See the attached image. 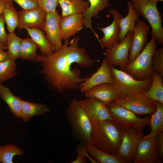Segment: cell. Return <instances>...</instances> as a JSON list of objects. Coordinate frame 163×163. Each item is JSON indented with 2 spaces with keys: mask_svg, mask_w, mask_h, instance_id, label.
Here are the masks:
<instances>
[{
  "mask_svg": "<svg viewBox=\"0 0 163 163\" xmlns=\"http://www.w3.org/2000/svg\"><path fill=\"white\" fill-rule=\"evenodd\" d=\"M87 98L78 101L90 119L113 120L107 105L103 101L94 97Z\"/></svg>",
  "mask_w": 163,
  "mask_h": 163,
  "instance_id": "2e32d148",
  "label": "cell"
},
{
  "mask_svg": "<svg viewBox=\"0 0 163 163\" xmlns=\"http://www.w3.org/2000/svg\"><path fill=\"white\" fill-rule=\"evenodd\" d=\"M110 66L113 81L118 88V95L129 92L144 93L149 88L151 76L143 80H137L122 70Z\"/></svg>",
  "mask_w": 163,
  "mask_h": 163,
  "instance_id": "52a82bcc",
  "label": "cell"
},
{
  "mask_svg": "<svg viewBox=\"0 0 163 163\" xmlns=\"http://www.w3.org/2000/svg\"><path fill=\"white\" fill-rule=\"evenodd\" d=\"M90 6L83 14L84 18V25L92 30L95 36L97 35L92 26V18H99L100 11L110 5L109 0H88Z\"/></svg>",
  "mask_w": 163,
  "mask_h": 163,
  "instance_id": "ffe728a7",
  "label": "cell"
},
{
  "mask_svg": "<svg viewBox=\"0 0 163 163\" xmlns=\"http://www.w3.org/2000/svg\"><path fill=\"white\" fill-rule=\"evenodd\" d=\"M39 6L46 13L56 11L58 3V0H37Z\"/></svg>",
  "mask_w": 163,
  "mask_h": 163,
  "instance_id": "e575fe53",
  "label": "cell"
},
{
  "mask_svg": "<svg viewBox=\"0 0 163 163\" xmlns=\"http://www.w3.org/2000/svg\"><path fill=\"white\" fill-rule=\"evenodd\" d=\"M23 154L22 149L15 145H0V162L2 163H13V158L15 155L21 156Z\"/></svg>",
  "mask_w": 163,
  "mask_h": 163,
  "instance_id": "1f68e13d",
  "label": "cell"
},
{
  "mask_svg": "<svg viewBox=\"0 0 163 163\" xmlns=\"http://www.w3.org/2000/svg\"><path fill=\"white\" fill-rule=\"evenodd\" d=\"M65 116L70 125L73 138L81 143H91V122L78 100L74 98L71 101L65 111Z\"/></svg>",
  "mask_w": 163,
  "mask_h": 163,
  "instance_id": "3957f363",
  "label": "cell"
},
{
  "mask_svg": "<svg viewBox=\"0 0 163 163\" xmlns=\"http://www.w3.org/2000/svg\"><path fill=\"white\" fill-rule=\"evenodd\" d=\"M90 155L99 163H129L130 162L117 155L111 154L97 147L90 143L82 144Z\"/></svg>",
  "mask_w": 163,
  "mask_h": 163,
  "instance_id": "44dd1931",
  "label": "cell"
},
{
  "mask_svg": "<svg viewBox=\"0 0 163 163\" xmlns=\"http://www.w3.org/2000/svg\"><path fill=\"white\" fill-rule=\"evenodd\" d=\"M5 21L3 14L0 15V41L6 44L8 34L5 28Z\"/></svg>",
  "mask_w": 163,
  "mask_h": 163,
  "instance_id": "f35d334b",
  "label": "cell"
},
{
  "mask_svg": "<svg viewBox=\"0 0 163 163\" xmlns=\"http://www.w3.org/2000/svg\"><path fill=\"white\" fill-rule=\"evenodd\" d=\"M153 71L158 73L163 76V48L156 49L152 61Z\"/></svg>",
  "mask_w": 163,
  "mask_h": 163,
  "instance_id": "836d02e7",
  "label": "cell"
},
{
  "mask_svg": "<svg viewBox=\"0 0 163 163\" xmlns=\"http://www.w3.org/2000/svg\"><path fill=\"white\" fill-rule=\"evenodd\" d=\"M144 136L143 130L124 126L120 145L116 155L130 162L138 144Z\"/></svg>",
  "mask_w": 163,
  "mask_h": 163,
  "instance_id": "9c48e42d",
  "label": "cell"
},
{
  "mask_svg": "<svg viewBox=\"0 0 163 163\" xmlns=\"http://www.w3.org/2000/svg\"><path fill=\"white\" fill-rule=\"evenodd\" d=\"M49 111L46 105L34 103L22 100L20 117L24 122L27 121L32 117L44 115Z\"/></svg>",
  "mask_w": 163,
  "mask_h": 163,
  "instance_id": "4316f807",
  "label": "cell"
},
{
  "mask_svg": "<svg viewBox=\"0 0 163 163\" xmlns=\"http://www.w3.org/2000/svg\"><path fill=\"white\" fill-rule=\"evenodd\" d=\"M156 109L150 116L149 125L151 131L143 138H155L163 132V103L155 101Z\"/></svg>",
  "mask_w": 163,
  "mask_h": 163,
  "instance_id": "603a6c76",
  "label": "cell"
},
{
  "mask_svg": "<svg viewBox=\"0 0 163 163\" xmlns=\"http://www.w3.org/2000/svg\"><path fill=\"white\" fill-rule=\"evenodd\" d=\"M16 3L24 10H29L39 7L37 0H11Z\"/></svg>",
  "mask_w": 163,
  "mask_h": 163,
  "instance_id": "d590c367",
  "label": "cell"
},
{
  "mask_svg": "<svg viewBox=\"0 0 163 163\" xmlns=\"http://www.w3.org/2000/svg\"><path fill=\"white\" fill-rule=\"evenodd\" d=\"M16 65L15 60L9 58L0 62V84L17 75Z\"/></svg>",
  "mask_w": 163,
  "mask_h": 163,
  "instance_id": "d6a6232c",
  "label": "cell"
},
{
  "mask_svg": "<svg viewBox=\"0 0 163 163\" xmlns=\"http://www.w3.org/2000/svg\"><path fill=\"white\" fill-rule=\"evenodd\" d=\"M22 39L15 34L14 31L8 34L6 44L9 58L15 60L20 58Z\"/></svg>",
  "mask_w": 163,
  "mask_h": 163,
  "instance_id": "f546056e",
  "label": "cell"
},
{
  "mask_svg": "<svg viewBox=\"0 0 163 163\" xmlns=\"http://www.w3.org/2000/svg\"><path fill=\"white\" fill-rule=\"evenodd\" d=\"M9 58L7 52L0 50V62L5 61Z\"/></svg>",
  "mask_w": 163,
  "mask_h": 163,
  "instance_id": "ab89813d",
  "label": "cell"
},
{
  "mask_svg": "<svg viewBox=\"0 0 163 163\" xmlns=\"http://www.w3.org/2000/svg\"><path fill=\"white\" fill-rule=\"evenodd\" d=\"M38 48L37 45L31 38L22 39L20 58L23 59L35 62L37 55L36 51Z\"/></svg>",
  "mask_w": 163,
  "mask_h": 163,
  "instance_id": "4dcf8cb0",
  "label": "cell"
},
{
  "mask_svg": "<svg viewBox=\"0 0 163 163\" xmlns=\"http://www.w3.org/2000/svg\"><path fill=\"white\" fill-rule=\"evenodd\" d=\"M133 33L129 32L124 39L111 49L106 50V58L109 66H118L121 69L129 63V51Z\"/></svg>",
  "mask_w": 163,
  "mask_h": 163,
  "instance_id": "30bf717a",
  "label": "cell"
},
{
  "mask_svg": "<svg viewBox=\"0 0 163 163\" xmlns=\"http://www.w3.org/2000/svg\"><path fill=\"white\" fill-rule=\"evenodd\" d=\"M134 9L149 22L152 28L151 34L159 44H163L162 17L157 8L158 2L163 0H129Z\"/></svg>",
  "mask_w": 163,
  "mask_h": 163,
  "instance_id": "5b68a950",
  "label": "cell"
},
{
  "mask_svg": "<svg viewBox=\"0 0 163 163\" xmlns=\"http://www.w3.org/2000/svg\"><path fill=\"white\" fill-rule=\"evenodd\" d=\"M26 30L30 38L40 49L42 55L48 56L53 52L52 47L43 31L34 28Z\"/></svg>",
  "mask_w": 163,
  "mask_h": 163,
  "instance_id": "83f0119b",
  "label": "cell"
},
{
  "mask_svg": "<svg viewBox=\"0 0 163 163\" xmlns=\"http://www.w3.org/2000/svg\"><path fill=\"white\" fill-rule=\"evenodd\" d=\"M75 150L78 155L88 158L92 163H98L94 159L89 155L85 146L82 143L76 145Z\"/></svg>",
  "mask_w": 163,
  "mask_h": 163,
  "instance_id": "8d00e7d4",
  "label": "cell"
},
{
  "mask_svg": "<svg viewBox=\"0 0 163 163\" xmlns=\"http://www.w3.org/2000/svg\"><path fill=\"white\" fill-rule=\"evenodd\" d=\"M108 13L112 15L113 21L109 25L97 28L103 32L104 36L99 39L98 42L101 47L109 50L120 42L119 34L120 32V21L123 17L118 11L111 9Z\"/></svg>",
  "mask_w": 163,
  "mask_h": 163,
  "instance_id": "8fae6325",
  "label": "cell"
},
{
  "mask_svg": "<svg viewBox=\"0 0 163 163\" xmlns=\"http://www.w3.org/2000/svg\"><path fill=\"white\" fill-rule=\"evenodd\" d=\"M90 120L91 144L105 152L116 155L120 145L124 126L113 120Z\"/></svg>",
  "mask_w": 163,
  "mask_h": 163,
  "instance_id": "7a4b0ae2",
  "label": "cell"
},
{
  "mask_svg": "<svg viewBox=\"0 0 163 163\" xmlns=\"http://www.w3.org/2000/svg\"><path fill=\"white\" fill-rule=\"evenodd\" d=\"M0 97L8 105L11 111L18 118L20 117L22 101L20 97L14 95L9 89L0 84Z\"/></svg>",
  "mask_w": 163,
  "mask_h": 163,
  "instance_id": "d4e9b609",
  "label": "cell"
},
{
  "mask_svg": "<svg viewBox=\"0 0 163 163\" xmlns=\"http://www.w3.org/2000/svg\"><path fill=\"white\" fill-rule=\"evenodd\" d=\"M62 10L61 17L69 14L83 13L90 6L88 1L84 0H58Z\"/></svg>",
  "mask_w": 163,
  "mask_h": 163,
  "instance_id": "484cf974",
  "label": "cell"
},
{
  "mask_svg": "<svg viewBox=\"0 0 163 163\" xmlns=\"http://www.w3.org/2000/svg\"><path fill=\"white\" fill-rule=\"evenodd\" d=\"M85 18L82 13H77L61 16L59 26L62 39L69 40L83 27Z\"/></svg>",
  "mask_w": 163,
  "mask_h": 163,
  "instance_id": "ac0fdd59",
  "label": "cell"
},
{
  "mask_svg": "<svg viewBox=\"0 0 163 163\" xmlns=\"http://www.w3.org/2000/svg\"><path fill=\"white\" fill-rule=\"evenodd\" d=\"M114 101L138 116L151 115L156 109L155 101L147 97L144 92H129L121 94Z\"/></svg>",
  "mask_w": 163,
  "mask_h": 163,
  "instance_id": "8992f818",
  "label": "cell"
},
{
  "mask_svg": "<svg viewBox=\"0 0 163 163\" xmlns=\"http://www.w3.org/2000/svg\"><path fill=\"white\" fill-rule=\"evenodd\" d=\"M7 0H0V15L3 14Z\"/></svg>",
  "mask_w": 163,
  "mask_h": 163,
  "instance_id": "b9f144b4",
  "label": "cell"
},
{
  "mask_svg": "<svg viewBox=\"0 0 163 163\" xmlns=\"http://www.w3.org/2000/svg\"><path fill=\"white\" fill-rule=\"evenodd\" d=\"M157 41L152 36L141 52L131 62L120 69L136 79L144 80L152 75L153 72L152 61L156 49Z\"/></svg>",
  "mask_w": 163,
  "mask_h": 163,
  "instance_id": "277c9868",
  "label": "cell"
},
{
  "mask_svg": "<svg viewBox=\"0 0 163 163\" xmlns=\"http://www.w3.org/2000/svg\"><path fill=\"white\" fill-rule=\"evenodd\" d=\"M87 162L86 158L77 155V157L71 163H86Z\"/></svg>",
  "mask_w": 163,
  "mask_h": 163,
  "instance_id": "60d3db41",
  "label": "cell"
},
{
  "mask_svg": "<svg viewBox=\"0 0 163 163\" xmlns=\"http://www.w3.org/2000/svg\"><path fill=\"white\" fill-rule=\"evenodd\" d=\"M84 93L87 97H96L107 105L115 101L118 96L119 92L117 87L114 84L104 83L94 87Z\"/></svg>",
  "mask_w": 163,
  "mask_h": 163,
  "instance_id": "d6986e66",
  "label": "cell"
},
{
  "mask_svg": "<svg viewBox=\"0 0 163 163\" xmlns=\"http://www.w3.org/2000/svg\"><path fill=\"white\" fill-rule=\"evenodd\" d=\"M7 49V47L6 44L3 43L0 41V50H5Z\"/></svg>",
  "mask_w": 163,
  "mask_h": 163,
  "instance_id": "7bdbcfd3",
  "label": "cell"
},
{
  "mask_svg": "<svg viewBox=\"0 0 163 163\" xmlns=\"http://www.w3.org/2000/svg\"><path fill=\"white\" fill-rule=\"evenodd\" d=\"M113 120L123 126H131L138 130H143L149 125L150 115L141 117L131 110L125 108L114 101L107 105Z\"/></svg>",
  "mask_w": 163,
  "mask_h": 163,
  "instance_id": "ba28073f",
  "label": "cell"
},
{
  "mask_svg": "<svg viewBox=\"0 0 163 163\" xmlns=\"http://www.w3.org/2000/svg\"><path fill=\"white\" fill-rule=\"evenodd\" d=\"M127 4L128 10V14L125 17H123L120 21L119 39L120 42L124 39L129 32H133L136 22L139 16L130 1H128Z\"/></svg>",
  "mask_w": 163,
  "mask_h": 163,
  "instance_id": "7402d4cb",
  "label": "cell"
},
{
  "mask_svg": "<svg viewBox=\"0 0 163 163\" xmlns=\"http://www.w3.org/2000/svg\"><path fill=\"white\" fill-rule=\"evenodd\" d=\"M104 83L113 84L111 66L108 64L105 57L96 71L80 85L79 89L81 93H84L94 87Z\"/></svg>",
  "mask_w": 163,
  "mask_h": 163,
  "instance_id": "e0dca14e",
  "label": "cell"
},
{
  "mask_svg": "<svg viewBox=\"0 0 163 163\" xmlns=\"http://www.w3.org/2000/svg\"><path fill=\"white\" fill-rule=\"evenodd\" d=\"M19 30L37 29L44 31L46 12L40 7L18 12Z\"/></svg>",
  "mask_w": 163,
  "mask_h": 163,
  "instance_id": "5bb4252c",
  "label": "cell"
},
{
  "mask_svg": "<svg viewBox=\"0 0 163 163\" xmlns=\"http://www.w3.org/2000/svg\"><path fill=\"white\" fill-rule=\"evenodd\" d=\"M3 15L9 32L14 31L19 25L18 12L14 6L13 1L7 0Z\"/></svg>",
  "mask_w": 163,
  "mask_h": 163,
  "instance_id": "f1b7e54d",
  "label": "cell"
},
{
  "mask_svg": "<svg viewBox=\"0 0 163 163\" xmlns=\"http://www.w3.org/2000/svg\"><path fill=\"white\" fill-rule=\"evenodd\" d=\"M150 29V26L143 21H137L129 51V63L132 61L141 52L146 46L148 43Z\"/></svg>",
  "mask_w": 163,
  "mask_h": 163,
  "instance_id": "9a60e30c",
  "label": "cell"
},
{
  "mask_svg": "<svg viewBox=\"0 0 163 163\" xmlns=\"http://www.w3.org/2000/svg\"><path fill=\"white\" fill-rule=\"evenodd\" d=\"M132 160L134 163H162L158 155L156 138H143L136 148Z\"/></svg>",
  "mask_w": 163,
  "mask_h": 163,
  "instance_id": "7c38bea8",
  "label": "cell"
},
{
  "mask_svg": "<svg viewBox=\"0 0 163 163\" xmlns=\"http://www.w3.org/2000/svg\"><path fill=\"white\" fill-rule=\"evenodd\" d=\"M60 18L61 16L56 10L46 13L44 31L54 51L59 50L63 45L59 26Z\"/></svg>",
  "mask_w": 163,
  "mask_h": 163,
  "instance_id": "4fadbf2b",
  "label": "cell"
},
{
  "mask_svg": "<svg viewBox=\"0 0 163 163\" xmlns=\"http://www.w3.org/2000/svg\"><path fill=\"white\" fill-rule=\"evenodd\" d=\"M151 76L152 82L150 86L144 94L151 100L163 103L162 77L155 71L153 72Z\"/></svg>",
  "mask_w": 163,
  "mask_h": 163,
  "instance_id": "cb8c5ba5",
  "label": "cell"
},
{
  "mask_svg": "<svg viewBox=\"0 0 163 163\" xmlns=\"http://www.w3.org/2000/svg\"><path fill=\"white\" fill-rule=\"evenodd\" d=\"M79 41L78 36L69 41L66 40L59 50L48 56L37 55L36 57L35 62L41 63V72L48 87L59 94L79 89L80 85L88 78L82 77L78 68H72L73 64L86 69L97 61L91 58L85 47H79Z\"/></svg>",
  "mask_w": 163,
  "mask_h": 163,
  "instance_id": "6da1fadb",
  "label": "cell"
},
{
  "mask_svg": "<svg viewBox=\"0 0 163 163\" xmlns=\"http://www.w3.org/2000/svg\"><path fill=\"white\" fill-rule=\"evenodd\" d=\"M156 139L158 156L162 161L163 158V132L157 136Z\"/></svg>",
  "mask_w": 163,
  "mask_h": 163,
  "instance_id": "74e56055",
  "label": "cell"
}]
</instances>
